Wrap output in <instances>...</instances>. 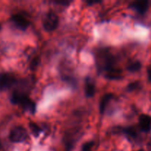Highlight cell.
Instances as JSON below:
<instances>
[{"label": "cell", "instance_id": "obj_19", "mask_svg": "<svg viewBox=\"0 0 151 151\" xmlns=\"http://www.w3.org/2000/svg\"><path fill=\"white\" fill-rule=\"evenodd\" d=\"M137 151H145V150H137Z\"/></svg>", "mask_w": 151, "mask_h": 151}, {"label": "cell", "instance_id": "obj_13", "mask_svg": "<svg viewBox=\"0 0 151 151\" xmlns=\"http://www.w3.org/2000/svg\"><path fill=\"white\" fill-rule=\"evenodd\" d=\"M94 142H86L85 144L82 146V148H81V151H91L93 146H94Z\"/></svg>", "mask_w": 151, "mask_h": 151}, {"label": "cell", "instance_id": "obj_16", "mask_svg": "<svg viewBox=\"0 0 151 151\" xmlns=\"http://www.w3.org/2000/svg\"><path fill=\"white\" fill-rule=\"evenodd\" d=\"M55 2L57 3V4H69V3H70L69 1H55Z\"/></svg>", "mask_w": 151, "mask_h": 151}, {"label": "cell", "instance_id": "obj_2", "mask_svg": "<svg viewBox=\"0 0 151 151\" xmlns=\"http://www.w3.org/2000/svg\"><path fill=\"white\" fill-rule=\"evenodd\" d=\"M58 16L54 12H49L43 20V26L45 30L48 32L55 30L58 25Z\"/></svg>", "mask_w": 151, "mask_h": 151}, {"label": "cell", "instance_id": "obj_3", "mask_svg": "<svg viewBox=\"0 0 151 151\" xmlns=\"http://www.w3.org/2000/svg\"><path fill=\"white\" fill-rule=\"evenodd\" d=\"M27 138V132L23 127L17 126L10 131L9 139L12 142L19 143L25 141Z\"/></svg>", "mask_w": 151, "mask_h": 151}, {"label": "cell", "instance_id": "obj_11", "mask_svg": "<svg viewBox=\"0 0 151 151\" xmlns=\"http://www.w3.org/2000/svg\"><path fill=\"white\" fill-rule=\"evenodd\" d=\"M142 67V64L139 61H134L128 66V70L131 72H138Z\"/></svg>", "mask_w": 151, "mask_h": 151}, {"label": "cell", "instance_id": "obj_5", "mask_svg": "<svg viewBox=\"0 0 151 151\" xmlns=\"http://www.w3.org/2000/svg\"><path fill=\"white\" fill-rule=\"evenodd\" d=\"M10 19L12 22L22 30H25L29 25V22L28 19L21 14L13 15Z\"/></svg>", "mask_w": 151, "mask_h": 151}, {"label": "cell", "instance_id": "obj_6", "mask_svg": "<svg viewBox=\"0 0 151 151\" xmlns=\"http://www.w3.org/2000/svg\"><path fill=\"white\" fill-rule=\"evenodd\" d=\"M139 125L140 129L145 133L151 131V116L147 114H142L139 118Z\"/></svg>", "mask_w": 151, "mask_h": 151}, {"label": "cell", "instance_id": "obj_1", "mask_svg": "<svg viewBox=\"0 0 151 151\" xmlns=\"http://www.w3.org/2000/svg\"><path fill=\"white\" fill-rule=\"evenodd\" d=\"M10 102L14 105H19L24 110L32 114L35 112V103L22 91H13L10 97Z\"/></svg>", "mask_w": 151, "mask_h": 151}, {"label": "cell", "instance_id": "obj_10", "mask_svg": "<svg viewBox=\"0 0 151 151\" xmlns=\"http://www.w3.org/2000/svg\"><path fill=\"white\" fill-rule=\"evenodd\" d=\"M122 131L125 135L129 137L130 138L135 139L138 136V132H137V131L136 130V128L134 127H128V128H123L122 130Z\"/></svg>", "mask_w": 151, "mask_h": 151}, {"label": "cell", "instance_id": "obj_15", "mask_svg": "<svg viewBox=\"0 0 151 151\" xmlns=\"http://www.w3.org/2000/svg\"><path fill=\"white\" fill-rule=\"evenodd\" d=\"M147 75H148V78L151 82V66L147 69Z\"/></svg>", "mask_w": 151, "mask_h": 151}, {"label": "cell", "instance_id": "obj_12", "mask_svg": "<svg viewBox=\"0 0 151 151\" xmlns=\"http://www.w3.org/2000/svg\"><path fill=\"white\" fill-rule=\"evenodd\" d=\"M29 129H30L31 132L32 133L34 136L35 137H38V135L40 134V133L41 132V129L36 123H34V122H30L29 124Z\"/></svg>", "mask_w": 151, "mask_h": 151}, {"label": "cell", "instance_id": "obj_9", "mask_svg": "<svg viewBox=\"0 0 151 151\" xmlns=\"http://www.w3.org/2000/svg\"><path fill=\"white\" fill-rule=\"evenodd\" d=\"M113 94H106L103 96V98L101 99V101L100 103V111L101 114H104L108 105L110 103L111 100L113 99Z\"/></svg>", "mask_w": 151, "mask_h": 151}, {"label": "cell", "instance_id": "obj_14", "mask_svg": "<svg viewBox=\"0 0 151 151\" xmlns=\"http://www.w3.org/2000/svg\"><path fill=\"white\" fill-rule=\"evenodd\" d=\"M140 83L139 82H134L131 83V84L128 86V90L130 91H135V90L139 89L140 88Z\"/></svg>", "mask_w": 151, "mask_h": 151}, {"label": "cell", "instance_id": "obj_4", "mask_svg": "<svg viewBox=\"0 0 151 151\" xmlns=\"http://www.w3.org/2000/svg\"><path fill=\"white\" fill-rule=\"evenodd\" d=\"M16 78L10 73L0 74V91L9 89L16 83Z\"/></svg>", "mask_w": 151, "mask_h": 151}, {"label": "cell", "instance_id": "obj_7", "mask_svg": "<svg viewBox=\"0 0 151 151\" xmlns=\"http://www.w3.org/2000/svg\"><path fill=\"white\" fill-rule=\"evenodd\" d=\"M130 7L134 9L137 12H138L140 14H145L148 10L149 3L145 0H140V1H134L132 4L130 5Z\"/></svg>", "mask_w": 151, "mask_h": 151}, {"label": "cell", "instance_id": "obj_18", "mask_svg": "<svg viewBox=\"0 0 151 151\" xmlns=\"http://www.w3.org/2000/svg\"><path fill=\"white\" fill-rule=\"evenodd\" d=\"M148 150L149 151H151V142L148 144Z\"/></svg>", "mask_w": 151, "mask_h": 151}, {"label": "cell", "instance_id": "obj_8", "mask_svg": "<svg viewBox=\"0 0 151 151\" xmlns=\"http://www.w3.org/2000/svg\"><path fill=\"white\" fill-rule=\"evenodd\" d=\"M95 84L93 80L87 78L85 83V94L87 97H92L95 94Z\"/></svg>", "mask_w": 151, "mask_h": 151}, {"label": "cell", "instance_id": "obj_20", "mask_svg": "<svg viewBox=\"0 0 151 151\" xmlns=\"http://www.w3.org/2000/svg\"><path fill=\"white\" fill-rule=\"evenodd\" d=\"M0 29H1V25H0Z\"/></svg>", "mask_w": 151, "mask_h": 151}, {"label": "cell", "instance_id": "obj_17", "mask_svg": "<svg viewBox=\"0 0 151 151\" xmlns=\"http://www.w3.org/2000/svg\"><path fill=\"white\" fill-rule=\"evenodd\" d=\"M0 151H3V145L1 144V141H0Z\"/></svg>", "mask_w": 151, "mask_h": 151}]
</instances>
